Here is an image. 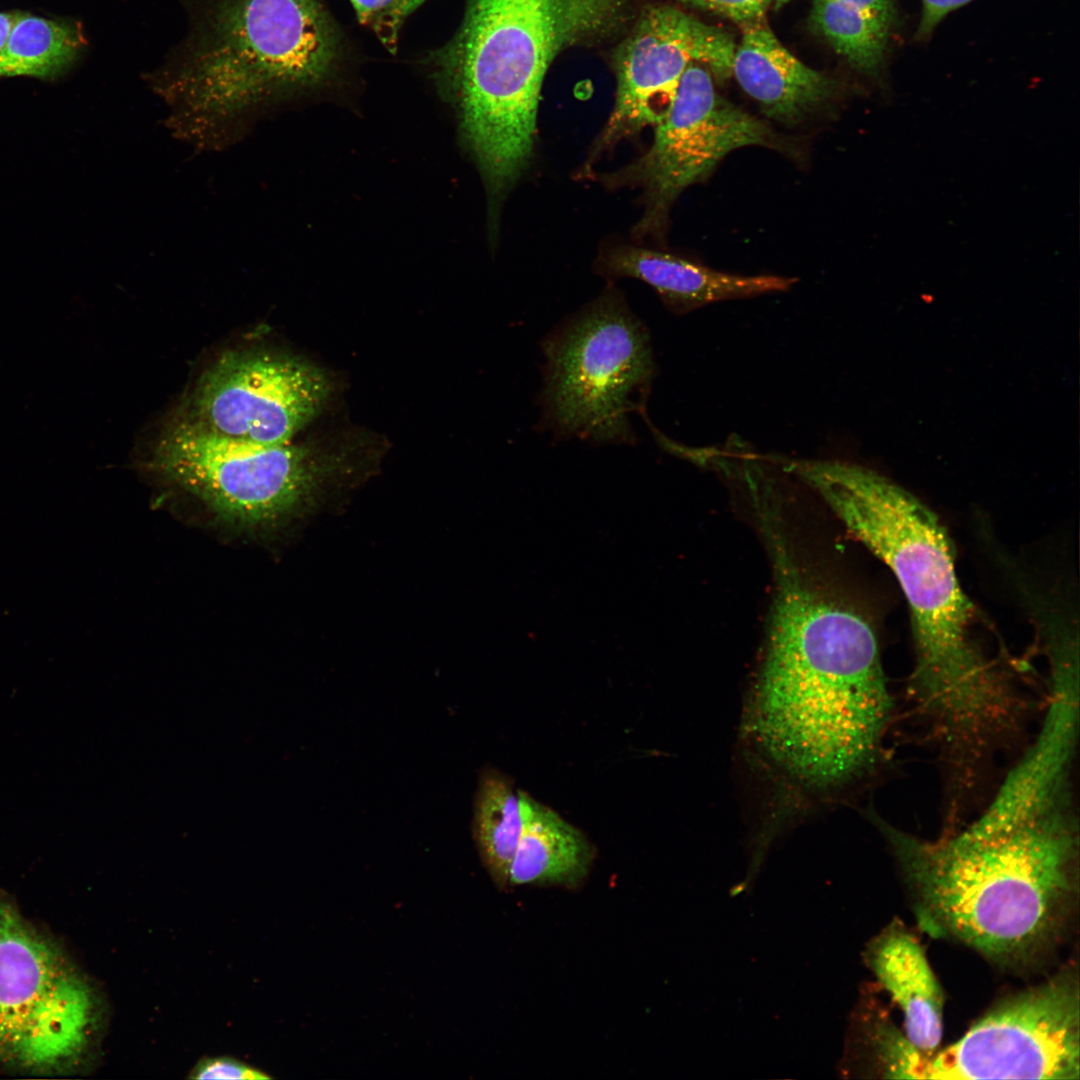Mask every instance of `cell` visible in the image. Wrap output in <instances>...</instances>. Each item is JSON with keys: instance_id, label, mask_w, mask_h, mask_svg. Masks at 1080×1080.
<instances>
[{"instance_id": "10", "label": "cell", "mask_w": 1080, "mask_h": 1080, "mask_svg": "<svg viewBox=\"0 0 1080 1080\" xmlns=\"http://www.w3.org/2000/svg\"><path fill=\"white\" fill-rule=\"evenodd\" d=\"M654 127L649 149L610 176L612 184L642 189L639 234L659 229L677 197L704 180L730 152L754 145L792 151L791 143L767 123L719 96L710 71L697 62L685 70L668 111Z\"/></svg>"}, {"instance_id": "15", "label": "cell", "mask_w": 1080, "mask_h": 1080, "mask_svg": "<svg viewBox=\"0 0 1080 1080\" xmlns=\"http://www.w3.org/2000/svg\"><path fill=\"white\" fill-rule=\"evenodd\" d=\"M603 266L608 276L645 282L678 315L717 301L787 291L797 281L779 275L727 273L673 254L634 246L616 248Z\"/></svg>"}, {"instance_id": "7", "label": "cell", "mask_w": 1080, "mask_h": 1080, "mask_svg": "<svg viewBox=\"0 0 1080 1080\" xmlns=\"http://www.w3.org/2000/svg\"><path fill=\"white\" fill-rule=\"evenodd\" d=\"M152 464L217 519L253 532L305 514L329 475V463L310 448L227 436L187 415L162 433Z\"/></svg>"}, {"instance_id": "1", "label": "cell", "mask_w": 1080, "mask_h": 1080, "mask_svg": "<svg viewBox=\"0 0 1080 1080\" xmlns=\"http://www.w3.org/2000/svg\"><path fill=\"white\" fill-rule=\"evenodd\" d=\"M766 649L748 704L754 747L794 783L831 791L874 764L891 699L875 633L808 580L775 541Z\"/></svg>"}, {"instance_id": "16", "label": "cell", "mask_w": 1080, "mask_h": 1080, "mask_svg": "<svg viewBox=\"0 0 1080 1080\" xmlns=\"http://www.w3.org/2000/svg\"><path fill=\"white\" fill-rule=\"evenodd\" d=\"M864 960L901 1008L907 1039L932 1055L942 1038L944 995L918 939L893 921L867 945Z\"/></svg>"}, {"instance_id": "23", "label": "cell", "mask_w": 1080, "mask_h": 1080, "mask_svg": "<svg viewBox=\"0 0 1080 1080\" xmlns=\"http://www.w3.org/2000/svg\"><path fill=\"white\" fill-rule=\"evenodd\" d=\"M188 1077L201 1080H260L270 1078L262 1070L230 1056L202 1058L191 1069Z\"/></svg>"}, {"instance_id": "21", "label": "cell", "mask_w": 1080, "mask_h": 1080, "mask_svg": "<svg viewBox=\"0 0 1080 1080\" xmlns=\"http://www.w3.org/2000/svg\"><path fill=\"white\" fill-rule=\"evenodd\" d=\"M857 1016V1039L865 1040L869 1055L884 1078L923 1079L926 1054L917 1049L879 1012L862 1009Z\"/></svg>"}, {"instance_id": "13", "label": "cell", "mask_w": 1080, "mask_h": 1080, "mask_svg": "<svg viewBox=\"0 0 1080 1080\" xmlns=\"http://www.w3.org/2000/svg\"><path fill=\"white\" fill-rule=\"evenodd\" d=\"M1078 657L1052 656L1049 706L1032 747L977 818L989 829L1015 825L1068 801V780L1079 718Z\"/></svg>"}, {"instance_id": "17", "label": "cell", "mask_w": 1080, "mask_h": 1080, "mask_svg": "<svg viewBox=\"0 0 1080 1080\" xmlns=\"http://www.w3.org/2000/svg\"><path fill=\"white\" fill-rule=\"evenodd\" d=\"M521 835L508 887L575 888L588 875L595 849L585 834L527 792L518 791Z\"/></svg>"}, {"instance_id": "11", "label": "cell", "mask_w": 1080, "mask_h": 1080, "mask_svg": "<svg viewBox=\"0 0 1080 1080\" xmlns=\"http://www.w3.org/2000/svg\"><path fill=\"white\" fill-rule=\"evenodd\" d=\"M733 38L668 5L646 8L618 46L615 102L591 159L618 141L655 126L668 111L691 63L718 80L732 75Z\"/></svg>"}, {"instance_id": "20", "label": "cell", "mask_w": 1080, "mask_h": 1080, "mask_svg": "<svg viewBox=\"0 0 1080 1080\" xmlns=\"http://www.w3.org/2000/svg\"><path fill=\"white\" fill-rule=\"evenodd\" d=\"M85 45L74 24L16 14L0 56V76H55L77 59Z\"/></svg>"}, {"instance_id": "22", "label": "cell", "mask_w": 1080, "mask_h": 1080, "mask_svg": "<svg viewBox=\"0 0 1080 1080\" xmlns=\"http://www.w3.org/2000/svg\"><path fill=\"white\" fill-rule=\"evenodd\" d=\"M358 21L370 29L384 47L395 52L407 17L426 0H350Z\"/></svg>"}, {"instance_id": "9", "label": "cell", "mask_w": 1080, "mask_h": 1080, "mask_svg": "<svg viewBox=\"0 0 1080 1080\" xmlns=\"http://www.w3.org/2000/svg\"><path fill=\"white\" fill-rule=\"evenodd\" d=\"M1079 985L1071 971L1002 1001L925 1059L923 1079L1078 1080Z\"/></svg>"}, {"instance_id": "18", "label": "cell", "mask_w": 1080, "mask_h": 1080, "mask_svg": "<svg viewBox=\"0 0 1080 1080\" xmlns=\"http://www.w3.org/2000/svg\"><path fill=\"white\" fill-rule=\"evenodd\" d=\"M896 0H813L809 24L856 70L877 75L883 65Z\"/></svg>"}, {"instance_id": "26", "label": "cell", "mask_w": 1080, "mask_h": 1080, "mask_svg": "<svg viewBox=\"0 0 1080 1080\" xmlns=\"http://www.w3.org/2000/svg\"><path fill=\"white\" fill-rule=\"evenodd\" d=\"M16 14L0 12V56L8 39Z\"/></svg>"}, {"instance_id": "8", "label": "cell", "mask_w": 1080, "mask_h": 1080, "mask_svg": "<svg viewBox=\"0 0 1080 1080\" xmlns=\"http://www.w3.org/2000/svg\"><path fill=\"white\" fill-rule=\"evenodd\" d=\"M95 1001L64 956L8 903H0V1057L50 1069L78 1057Z\"/></svg>"}, {"instance_id": "3", "label": "cell", "mask_w": 1080, "mask_h": 1080, "mask_svg": "<svg viewBox=\"0 0 1080 1080\" xmlns=\"http://www.w3.org/2000/svg\"><path fill=\"white\" fill-rule=\"evenodd\" d=\"M922 928L1005 964L1025 963L1062 931L1076 895L1068 802L994 832L968 826L925 840L886 827Z\"/></svg>"}, {"instance_id": "5", "label": "cell", "mask_w": 1080, "mask_h": 1080, "mask_svg": "<svg viewBox=\"0 0 1080 1080\" xmlns=\"http://www.w3.org/2000/svg\"><path fill=\"white\" fill-rule=\"evenodd\" d=\"M182 36L148 87L190 128L251 121L336 72L340 33L322 0H183Z\"/></svg>"}, {"instance_id": "2", "label": "cell", "mask_w": 1080, "mask_h": 1080, "mask_svg": "<svg viewBox=\"0 0 1080 1080\" xmlns=\"http://www.w3.org/2000/svg\"><path fill=\"white\" fill-rule=\"evenodd\" d=\"M800 480L894 573L911 611L913 686L949 740H976L1007 715V688L971 635L953 545L937 516L876 472L803 460Z\"/></svg>"}, {"instance_id": "12", "label": "cell", "mask_w": 1080, "mask_h": 1080, "mask_svg": "<svg viewBox=\"0 0 1080 1080\" xmlns=\"http://www.w3.org/2000/svg\"><path fill=\"white\" fill-rule=\"evenodd\" d=\"M327 393L325 376L302 360L229 351L202 376L187 416L227 436L281 445L316 415Z\"/></svg>"}, {"instance_id": "14", "label": "cell", "mask_w": 1080, "mask_h": 1080, "mask_svg": "<svg viewBox=\"0 0 1080 1080\" xmlns=\"http://www.w3.org/2000/svg\"><path fill=\"white\" fill-rule=\"evenodd\" d=\"M742 26L732 74L768 118L794 126L832 103L837 81L793 56L764 18Z\"/></svg>"}, {"instance_id": "19", "label": "cell", "mask_w": 1080, "mask_h": 1080, "mask_svg": "<svg viewBox=\"0 0 1080 1080\" xmlns=\"http://www.w3.org/2000/svg\"><path fill=\"white\" fill-rule=\"evenodd\" d=\"M472 834L491 879L498 888H508L510 867L521 835L520 802L510 779L495 769L481 773Z\"/></svg>"}, {"instance_id": "25", "label": "cell", "mask_w": 1080, "mask_h": 1080, "mask_svg": "<svg viewBox=\"0 0 1080 1080\" xmlns=\"http://www.w3.org/2000/svg\"><path fill=\"white\" fill-rule=\"evenodd\" d=\"M970 1L972 0H921L922 12L916 37L927 38L947 14Z\"/></svg>"}, {"instance_id": "27", "label": "cell", "mask_w": 1080, "mask_h": 1080, "mask_svg": "<svg viewBox=\"0 0 1080 1080\" xmlns=\"http://www.w3.org/2000/svg\"><path fill=\"white\" fill-rule=\"evenodd\" d=\"M774 1H775V3H776V7H777V8H779V7H781V6L783 5V4L787 3V2L789 1V0H774Z\"/></svg>"}, {"instance_id": "4", "label": "cell", "mask_w": 1080, "mask_h": 1080, "mask_svg": "<svg viewBox=\"0 0 1080 1080\" xmlns=\"http://www.w3.org/2000/svg\"><path fill=\"white\" fill-rule=\"evenodd\" d=\"M633 0H467L463 21L433 56L465 141L498 203L533 154L549 66L627 21Z\"/></svg>"}, {"instance_id": "6", "label": "cell", "mask_w": 1080, "mask_h": 1080, "mask_svg": "<svg viewBox=\"0 0 1080 1080\" xmlns=\"http://www.w3.org/2000/svg\"><path fill=\"white\" fill-rule=\"evenodd\" d=\"M539 426L555 440L634 445L656 375L648 329L607 290L543 340Z\"/></svg>"}, {"instance_id": "24", "label": "cell", "mask_w": 1080, "mask_h": 1080, "mask_svg": "<svg viewBox=\"0 0 1080 1080\" xmlns=\"http://www.w3.org/2000/svg\"><path fill=\"white\" fill-rule=\"evenodd\" d=\"M680 3L746 24L764 18L769 0H678Z\"/></svg>"}]
</instances>
